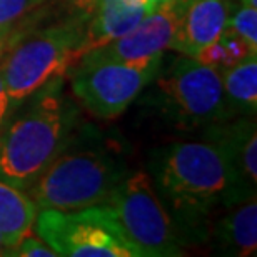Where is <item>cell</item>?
<instances>
[{
	"mask_svg": "<svg viewBox=\"0 0 257 257\" xmlns=\"http://www.w3.org/2000/svg\"><path fill=\"white\" fill-rule=\"evenodd\" d=\"M99 205L139 257L182 255L181 235L146 171H128Z\"/></svg>",
	"mask_w": 257,
	"mask_h": 257,
	"instance_id": "obj_5",
	"label": "cell"
},
{
	"mask_svg": "<svg viewBox=\"0 0 257 257\" xmlns=\"http://www.w3.org/2000/svg\"><path fill=\"white\" fill-rule=\"evenodd\" d=\"M154 7H159V5H162V4H166V2H169V0H149Z\"/></svg>",
	"mask_w": 257,
	"mask_h": 257,
	"instance_id": "obj_24",
	"label": "cell"
},
{
	"mask_svg": "<svg viewBox=\"0 0 257 257\" xmlns=\"http://www.w3.org/2000/svg\"><path fill=\"white\" fill-rule=\"evenodd\" d=\"M0 255H7V247L4 245L2 240H0Z\"/></svg>",
	"mask_w": 257,
	"mask_h": 257,
	"instance_id": "obj_25",
	"label": "cell"
},
{
	"mask_svg": "<svg viewBox=\"0 0 257 257\" xmlns=\"http://www.w3.org/2000/svg\"><path fill=\"white\" fill-rule=\"evenodd\" d=\"M39 209L25 191L0 179V240L7 255L24 237L32 234Z\"/></svg>",
	"mask_w": 257,
	"mask_h": 257,
	"instance_id": "obj_14",
	"label": "cell"
},
{
	"mask_svg": "<svg viewBox=\"0 0 257 257\" xmlns=\"http://www.w3.org/2000/svg\"><path fill=\"white\" fill-rule=\"evenodd\" d=\"M207 235L219 254L249 257L257 250V204L255 195L225 209L214 220Z\"/></svg>",
	"mask_w": 257,
	"mask_h": 257,
	"instance_id": "obj_13",
	"label": "cell"
},
{
	"mask_svg": "<svg viewBox=\"0 0 257 257\" xmlns=\"http://www.w3.org/2000/svg\"><path fill=\"white\" fill-rule=\"evenodd\" d=\"M62 2L70 9L72 15L80 17L82 20H89L90 14L95 9L97 0H62Z\"/></svg>",
	"mask_w": 257,
	"mask_h": 257,
	"instance_id": "obj_20",
	"label": "cell"
},
{
	"mask_svg": "<svg viewBox=\"0 0 257 257\" xmlns=\"http://www.w3.org/2000/svg\"><path fill=\"white\" fill-rule=\"evenodd\" d=\"M127 172L117 146L97 136L94 127H77L25 194L39 210L74 212L104 202Z\"/></svg>",
	"mask_w": 257,
	"mask_h": 257,
	"instance_id": "obj_3",
	"label": "cell"
},
{
	"mask_svg": "<svg viewBox=\"0 0 257 257\" xmlns=\"http://www.w3.org/2000/svg\"><path fill=\"white\" fill-rule=\"evenodd\" d=\"M12 102H10L7 92H5V87H4V82H2V77H0V128L4 127V124L7 122L9 119V114L12 110Z\"/></svg>",
	"mask_w": 257,
	"mask_h": 257,
	"instance_id": "obj_21",
	"label": "cell"
},
{
	"mask_svg": "<svg viewBox=\"0 0 257 257\" xmlns=\"http://www.w3.org/2000/svg\"><path fill=\"white\" fill-rule=\"evenodd\" d=\"M9 255H17V257H57L55 250L44 242L40 237H34L32 234H29L27 237H24L15 247L10 250Z\"/></svg>",
	"mask_w": 257,
	"mask_h": 257,
	"instance_id": "obj_19",
	"label": "cell"
},
{
	"mask_svg": "<svg viewBox=\"0 0 257 257\" xmlns=\"http://www.w3.org/2000/svg\"><path fill=\"white\" fill-rule=\"evenodd\" d=\"M47 0H0V29H14Z\"/></svg>",
	"mask_w": 257,
	"mask_h": 257,
	"instance_id": "obj_18",
	"label": "cell"
},
{
	"mask_svg": "<svg viewBox=\"0 0 257 257\" xmlns=\"http://www.w3.org/2000/svg\"><path fill=\"white\" fill-rule=\"evenodd\" d=\"M186 0H169L147 14L131 32L114 42L90 50L80 59L147 64L162 59L171 49Z\"/></svg>",
	"mask_w": 257,
	"mask_h": 257,
	"instance_id": "obj_9",
	"label": "cell"
},
{
	"mask_svg": "<svg viewBox=\"0 0 257 257\" xmlns=\"http://www.w3.org/2000/svg\"><path fill=\"white\" fill-rule=\"evenodd\" d=\"M229 0H186L171 49L195 59L227 27Z\"/></svg>",
	"mask_w": 257,
	"mask_h": 257,
	"instance_id": "obj_12",
	"label": "cell"
},
{
	"mask_svg": "<svg viewBox=\"0 0 257 257\" xmlns=\"http://www.w3.org/2000/svg\"><path fill=\"white\" fill-rule=\"evenodd\" d=\"M147 174L182 244L204 239L214 214L249 199L222 149L204 139L154 149Z\"/></svg>",
	"mask_w": 257,
	"mask_h": 257,
	"instance_id": "obj_1",
	"label": "cell"
},
{
	"mask_svg": "<svg viewBox=\"0 0 257 257\" xmlns=\"http://www.w3.org/2000/svg\"><path fill=\"white\" fill-rule=\"evenodd\" d=\"M34 227L57 255L139 257L114 229L99 204L74 212L39 210Z\"/></svg>",
	"mask_w": 257,
	"mask_h": 257,
	"instance_id": "obj_8",
	"label": "cell"
},
{
	"mask_svg": "<svg viewBox=\"0 0 257 257\" xmlns=\"http://www.w3.org/2000/svg\"><path fill=\"white\" fill-rule=\"evenodd\" d=\"M240 4H242V5H247V7H254V9H257V0H240Z\"/></svg>",
	"mask_w": 257,
	"mask_h": 257,
	"instance_id": "obj_23",
	"label": "cell"
},
{
	"mask_svg": "<svg viewBox=\"0 0 257 257\" xmlns=\"http://www.w3.org/2000/svg\"><path fill=\"white\" fill-rule=\"evenodd\" d=\"M87 20L72 15L62 24L40 29L7 50L0 60V77L14 107L42 89L50 80L64 77L75 64V54Z\"/></svg>",
	"mask_w": 257,
	"mask_h": 257,
	"instance_id": "obj_6",
	"label": "cell"
},
{
	"mask_svg": "<svg viewBox=\"0 0 257 257\" xmlns=\"http://www.w3.org/2000/svg\"><path fill=\"white\" fill-rule=\"evenodd\" d=\"M14 29H0V59L7 52V49L12 45Z\"/></svg>",
	"mask_w": 257,
	"mask_h": 257,
	"instance_id": "obj_22",
	"label": "cell"
},
{
	"mask_svg": "<svg viewBox=\"0 0 257 257\" xmlns=\"http://www.w3.org/2000/svg\"><path fill=\"white\" fill-rule=\"evenodd\" d=\"M250 54H257V52H254L249 47V44L239 34H235L234 30L225 27L224 32L209 47H205L195 57V60H199L204 65L212 67V69L219 72H224L230 69V67L237 65L239 62H242Z\"/></svg>",
	"mask_w": 257,
	"mask_h": 257,
	"instance_id": "obj_16",
	"label": "cell"
},
{
	"mask_svg": "<svg viewBox=\"0 0 257 257\" xmlns=\"http://www.w3.org/2000/svg\"><path fill=\"white\" fill-rule=\"evenodd\" d=\"M162 59L147 64L79 59L69 69L70 90L92 115L104 120L117 119L152 84Z\"/></svg>",
	"mask_w": 257,
	"mask_h": 257,
	"instance_id": "obj_7",
	"label": "cell"
},
{
	"mask_svg": "<svg viewBox=\"0 0 257 257\" xmlns=\"http://www.w3.org/2000/svg\"><path fill=\"white\" fill-rule=\"evenodd\" d=\"M151 97L161 115L184 132L204 131L232 119L220 72L187 55L164 59L154 77Z\"/></svg>",
	"mask_w": 257,
	"mask_h": 257,
	"instance_id": "obj_4",
	"label": "cell"
},
{
	"mask_svg": "<svg viewBox=\"0 0 257 257\" xmlns=\"http://www.w3.org/2000/svg\"><path fill=\"white\" fill-rule=\"evenodd\" d=\"M154 9L157 7L149 0H97L77 47V60L90 50L124 37Z\"/></svg>",
	"mask_w": 257,
	"mask_h": 257,
	"instance_id": "obj_11",
	"label": "cell"
},
{
	"mask_svg": "<svg viewBox=\"0 0 257 257\" xmlns=\"http://www.w3.org/2000/svg\"><path fill=\"white\" fill-rule=\"evenodd\" d=\"M227 27L239 34L249 44V47L257 52V9L242 4L235 7L230 4Z\"/></svg>",
	"mask_w": 257,
	"mask_h": 257,
	"instance_id": "obj_17",
	"label": "cell"
},
{
	"mask_svg": "<svg viewBox=\"0 0 257 257\" xmlns=\"http://www.w3.org/2000/svg\"><path fill=\"white\" fill-rule=\"evenodd\" d=\"M225 102L232 117H255L257 110V54L220 72Z\"/></svg>",
	"mask_w": 257,
	"mask_h": 257,
	"instance_id": "obj_15",
	"label": "cell"
},
{
	"mask_svg": "<svg viewBox=\"0 0 257 257\" xmlns=\"http://www.w3.org/2000/svg\"><path fill=\"white\" fill-rule=\"evenodd\" d=\"M19 115L0 128V179L29 189L67 146L79 124V107L62 90V77L29 97Z\"/></svg>",
	"mask_w": 257,
	"mask_h": 257,
	"instance_id": "obj_2",
	"label": "cell"
},
{
	"mask_svg": "<svg viewBox=\"0 0 257 257\" xmlns=\"http://www.w3.org/2000/svg\"><path fill=\"white\" fill-rule=\"evenodd\" d=\"M204 141L214 142L227 156L239 186L247 197L257 187V128L254 117L240 115L202 131Z\"/></svg>",
	"mask_w": 257,
	"mask_h": 257,
	"instance_id": "obj_10",
	"label": "cell"
}]
</instances>
